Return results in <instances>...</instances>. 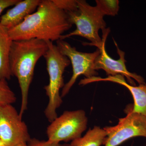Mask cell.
<instances>
[{"label": "cell", "mask_w": 146, "mask_h": 146, "mask_svg": "<svg viewBox=\"0 0 146 146\" xmlns=\"http://www.w3.org/2000/svg\"><path fill=\"white\" fill-rule=\"evenodd\" d=\"M72 26L66 12L52 0H41L36 11L9 30V34L12 41L36 39L53 42L60 40Z\"/></svg>", "instance_id": "6da1fadb"}, {"label": "cell", "mask_w": 146, "mask_h": 146, "mask_svg": "<svg viewBox=\"0 0 146 146\" xmlns=\"http://www.w3.org/2000/svg\"><path fill=\"white\" fill-rule=\"evenodd\" d=\"M46 42L36 39L12 41L9 63L12 76L18 79L21 92L22 102L19 114L23 115L27 108L30 86L33 79L35 65L46 52Z\"/></svg>", "instance_id": "7a4b0ae2"}, {"label": "cell", "mask_w": 146, "mask_h": 146, "mask_svg": "<svg viewBox=\"0 0 146 146\" xmlns=\"http://www.w3.org/2000/svg\"><path fill=\"white\" fill-rule=\"evenodd\" d=\"M46 42L48 48L44 57L46 63L49 80L48 84L44 88L49 100L44 114L47 119L51 123L58 117L56 110L63 102L60 91L65 84L63 74L71 62L67 56L60 53L53 42Z\"/></svg>", "instance_id": "3957f363"}, {"label": "cell", "mask_w": 146, "mask_h": 146, "mask_svg": "<svg viewBox=\"0 0 146 146\" xmlns=\"http://www.w3.org/2000/svg\"><path fill=\"white\" fill-rule=\"evenodd\" d=\"M77 2L76 10L66 12L69 22L72 25H75L76 28L69 34L63 35L60 40H64L73 36H81L91 42H84L82 44L95 46L99 49L102 44L99 31L106 29L104 16L96 7L90 5L86 1L77 0Z\"/></svg>", "instance_id": "277c9868"}, {"label": "cell", "mask_w": 146, "mask_h": 146, "mask_svg": "<svg viewBox=\"0 0 146 146\" xmlns=\"http://www.w3.org/2000/svg\"><path fill=\"white\" fill-rule=\"evenodd\" d=\"M87 124L88 119L84 110L65 111L47 127L48 141L56 143L72 141L81 137Z\"/></svg>", "instance_id": "5b68a950"}, {"label": "cell", "mask_w": 146, "mask_h": 146, "mask_svg": "<svg viewBox=\"0 0 146 146\" xmlns=\"http://www.w3.org/2000/svg\"><path fill=\"white\" fill-rule=\"evenodd\" d=\"M56 45L60 53L69 58L73 68L72 77L62 89L61 96L63 98L68 94L80 76L82 75L85 76V78H89L98 75L94 65L100 51L98 48L93 53L81 52L64 40H58Z\"/></svg>", "instance_id": "8992f818"}, {"label": "cell", "mask_w": 146, "mask_h": 146, "mask_svg": "<svg viewBox=\"0 0 146 146\" xmlns=\"http://www.w3.org/2000/svg\"><path fill=\"white\" fill-rule=\"evenodd\" d=\"M132 107L127 106L126 116L119 119L117 125L104 128L107 133L104 146H118L136 137L146 138V117L132 112Z\"/></svg>", "instance_id": "52a82bcc"}, {"label": "cell", "mask_w": 146, "mask_h": 146, "mask_svg": "<svg viewBox=\"0 0 146 146\" xmlns=\"http://www.w3.org/2000/svg\"><path fill=\"white\" fill-rule=\"evenodd\" d=\"M27 126L12 104H0V140L5 146H16L31 140Z\"/></svg>", "instance_id": "ba28073f"}, {"label": "cell", "mask_w": 146, "mask_h": 146, "mask_svg": "<svg viewBox=\"0 0 146 146\" xmlns=\"http://www.w3.org/2000/svg\"><path fill=\"white\" fill-rule=\"evenodd\" d=\"M110 32L109 28L103 31L102 44L99 48L100 54L95 60L94 68L96 71L102 70L105 71L108 76H115L120 75L125 77L130 85L135 86L133 79L135 80L140 84H145V80L141 76L135 73H131L127 69L125 65L126 62L125 58V52L120 50L117 43L114 40L117 52L119 56L118 60H115L108 55L105 48V43L108 35Z\"/></svg>", "instance_id": "9c48e42d"}, {"label": "cell", "mask_w": 146, "mask_h": 146, "mask_svg": "<svg viewBox=\"0 0 146 146\" xmlns=\"http://www.w3.org/2000/svg\"><path fill=\"white\" fill-rule=\"evenodd\" d=\"M100 81H109L119 84L125 86L133 97L134 103L132 105V112L138 113L146 117V84H142L139 86L130 85L125 81L123 76L118 75L115 76H108L106 78L100 77H93L91 78H84L82 80V85H85L89 83Z\"/></svg>", "instance_id": "30bf717a"}, {"label": "cell", "mask_w": 146, "mask_h": 146, "mask_svg": "<svg viewBox=\"0 0 146 146\" xmlns=\"http://www.w3.org/2000/svg\"><path fill=\"white\" fill-rule=\"evenodd\" d=\"M41 0H20L0 18V24L9 30L20 25L27 16L34 12Z\"/></svg>", "instance_id": "8fae6325"}, {"label": "cell", "mask_w": 146, "mask_h": 146, "mask_svg": "<svg viewBox=\"0 0 146 146\" xmlns=\"http://www.w3.org/2000/svg\"><path fill=\"white\" fill-rule=\"evenodd\" d=\"M12 41L8 29L0 24V80L7 81L12 76L9 63Z\"/></svg>", "instance_id": "7c38bea8"}, {"label": "cell", "mask_w": 146, "mask_h": 146, "mask_svg": "<svg viewBox=\"0 0 146 146\" xmlns=\"http://www.w3.org/2000/svg\"><path fill=\"white\" fill-rule=\"evenodd\" d=\"M107 133L104 129L95 126L90 129L83 137L71 142L70 146H101L104 145Z\"/></svg>", "instance_id": "4fadbf2b"}, {"label": "cell", "mask_w": 146, "mask_h": 146, "mask_svg": "<svg viewBox=\"0 0 146 146\" xmlns=\"http://www.w3.org/2000/svg\"><path fill=\"white\" fill-rule=\"evenodd\" d=\"M96 6L104 16L117 15L119 9V1L118 0H96Z\"/></svg>", "instance_id": "5bb4252c"}, {"label": "cell", "mask_w": 146, "mask_h": 146, "mask_svg": "<svg viewBox=\"0 0 146 146\" xmlns=\"http://www.w3.org/2000/svg\"><path fill=\"white\" fill-rule=\"evenodd\" d=\"M16 100V95L9 86L7 81L0 80V104H12Z\"/></svg>", "instance_id": "9a60e30c"}, {"label": "cell", "mask_w": 146, "mask_h": 146, "mask_svg": "<svg viewBox=\"0 0 146 146\" xmlns=\"http://www.w3.org/2000/svg\"><path fill=\"white\" fill-rule=\"evenodd\" d=\"M57 7L65 12L76 10L78 8L77 0H52Z\"/></svg>", "instance_id": "2e32d148"}, {"label": "cell", "mask_w": 146, "mask_h": 146, "mask_svg": "<svg viewBox=\"0 0 146 146\" xmlns=\"http://www.w3.org/2000/svg\"><path fill=\"white\" fill-rule=\"evenodd\" d=\"M28 146H70V144H61L50 141H41L35 138H31L27 143Z\"/></svg>", "instance_id": "e0dca14e"}, {"label": "cell", "mask_w": 146, "mask_h": 146, "mask_svg": "<svg viewBox=\"0 0 146 146\" xmlns=\"http://www.w3.org/2000/svg\"><path fill=\"white\" fill-rule=\"evenodd\" d=\"M20 0H0V15L6 9L14 6Z\"/></svg>", "instance_id": "ac0fdd59"}, {"label": "cell", "mask_w": 146, "mask_h": 146, "mask_svg": "<svg viewBox=\"0 0 146 146\" xmlns=\"http://www.w3.org/2000/svg\"><path fill=\"white\" fill-rule=\"evenodd\" d=\"M16 146H28L27 143H21L19 144L18 145Z\"/></svg>", "instance_id": "d6986e66"}, {"label": "cell", "mask_w": 146, "mask_h": 146, "mask_svg": "<svg viewBox=\"0 0 146 146\" xmlns=\"http://www.w3.org/2000/svg\"><path fill=\"white\" fill-rule=\"evenodd\" d=\"M0 146H5L4 144L1 140H0Z\"/></svg>", "instance_id": "ffe728a7"}, {"label": "cell", "mask_w": 146, "mask_h": 146, "mask_svg": "<svg viewBox=\"0 0 146 146\" xmlns=\"http://www.w3.org/2000/svg\"></svg>", "instance_id": "44dd1931"}]
</instances>
